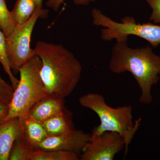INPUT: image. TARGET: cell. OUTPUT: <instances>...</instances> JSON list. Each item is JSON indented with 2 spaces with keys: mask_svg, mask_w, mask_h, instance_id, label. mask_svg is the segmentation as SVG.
<instances>
[{
  "mask_svg": "<svg viewBox=\"0 0 160 160\" xmlns=\"http://www.w3.org/2000/svg\"><path fill=\"white\" fill-rule=\"evenodd\" d=\"M34 50L42 61L40 75L47 94L64 99L70 95L82 76L79 61L59 44L39 41Z\"/></svg>",
  "mask_w": 160,
  "mask_h": 160,
  "instance_id": "1",
  "label": "cell"
},
{
  "mask_svg": "<svg viewBox=\"0 0 160 160\" xmlns=\"http://www.w3.org/2000/svg\"><path fill=\"white\" fill-rule=\"evenodd\" d=\"M48 136L64 134L74 129L71 113L66 111L42 122Z\"/></svg>",
  "mask_w": 160,
  "mask_h": 160,
  "instance_id": "12",
  "label": "cell"
},
{
  "mask_svg": "<svg viewBox=\"0 0 160 160\" xmlns=\"http://www.w3.org/2000/svg\"><path fill=\"white\" fill-rule=\"evenodd\" d=\"M37 8L33 0H17L11 11L12 17L16 26H21L29 19Z\"/></svg>",
  "mask_w": 160,
  "mask_h": 160,
  "instance_id": "13",
  "label": "cell"
},
{
  "mask_svg": "<svg viewBox=\"0 0 160 160\" xmlns=\"http://www.w3.org/2000/svg\"><path fill=\"white\" fill-rule=\"evenodd\" d=\"M33 1L36 4L38 9H42L43 2L44 0H33Z\"/></svg>",
  "mask_w": 160,
  "mask_h": 160,
  "instance_id": "22",
  "label": "cell"
},
{
  "mask_svg": "<svg viewBox=\"0 0 160 160\" xmlns=\"http://www.w3.org/2000/svg\"><path fill=\"white\" fill-rule=\"evenodd\" d=\"M42 61L35 55L19 69L20 79L9 104L8 115L4 120L26 116L35 104L47 96L40 75Z\"/></svg>",
  "mask_w": 160,
  "mask_h": 160,
  "instance_id": "4",
  "label": "cell"
},
{
  "mask_svg": "<svg viewBox=\"0 0 160 160\" xmlns=\"http://www.w3.org/2000/svg\"><path fill=\"white\" fill-rule=\"evenodd\" d=\"M93 24L102 26L101 36L105 41L128 39L130 35L142 38L149 42L152 47L160 45V26L151 23H137L135 19L126 17L121 22L113 21L100 9H93L91 12Z\"/></svg>",
  "mask_w": 160,
  "mask_h": 160,
  "instance_id": "5",
  "label": "cell"
},
{
  "mask_svg": "<svg viewBox=\"0 0 160 160\" xmlns=\"http://www.w3.org/2000/svg\"><path fill=\"white\" fill-rule=\"evenodd\" d=\"M91 137V134L74 129L60 135L48 136L41 143L38 149L70 152L80 156Z\"/></svg>",
  "mask_w": 160,
  "mask_h": 160,
  "instance_id": "8",
  "label": "cell"
},
{
  "mask_svg": "<svg viewBox=\"0 0 160 160\" xmlns=\"http://www.w3.org/2000/svg\"><path fill=\"white\" fill-rule=\"evenodd\" d=\"M65 0H48L46 5L51 8L55 12H57L61 4L64 3ZM96 0H73V2L78 6H87L91 2H95Z\"/></svg>",
  "mask_w": 160,
  "mask_h": 160,
  "instance_id": "19",
  "label": "cell"
},
{
  "mask_svg": "<svg viewBox=\"0 0 160 160\" xmlns=\"http://www.w3.org/2000/svg\"><path fill=\"white\" fill-rule=\"evenodd\" d=\"M0 63L3 66L4 70L8 75L13 89L16 88L19 83V80L15 78L12 73L9 65V59L7 56L6 46V37L3 33L0 26Z\"/></svg>",
  "mask_w": 160,
  "mask_h": 160,
  "instance_id": "15",
  "label": "cell"
},
{
  "mask_svg": "<svg viewBox=\"0 0 160 160\" xmlns=\"http://www.w3.org/2000/svg\"><path fill=\"white\" fill-rule=\"evenodd\" d=\"M125 148L124 138L119 133L106 132L92 135L80 155L82 160H112Z\"/></svg>",
  "mask_w": 160,
  "mask_h": 160,
  "instance_id": "7",
  "label": "cell"
},
{
  "mask_svg": "<svg viewBox=\"0 0 160 160\" xmlns=\"http://www.w3.org/2000/svg\"><path fill=\"white\" fill-rule=\"evenodd\" d=\"M152 9L149 19L154 24H160V0H146Z\"/></svg>",
  "mask_w": 160,
  "mask_h": 160,
  "instance_id": "20",
  "label": "cell"
},
{
  "mask_svg": "<svg viewBox=\"0 0 160 160\" xmlns=\"http://www.w3.org/2000/svg\"><path fill=\"white\" fill-rule=\"evenodd\" d=\"M127 40L116 41L112 51L109 69L116 74L130 72L141 89L139 102L149 105L152 101V88L160 78V56L155 54L149 46L130 48Z\"/></svg>",
  "mask_w": 160,
  "mask_h": 160,
  "instance_id": "2",
  "label": "cell"
},
{
  "mask_svg": "<svg viewBox=\"0 0 160 160\" xmlns=\"http://www.w3.org/2000/svg\"><path fill=\"white\" fill-rule=\"evenodd\" d=\"M0 26L6 37L11 34L16 25L9 11L6 0H0Z\"/></svg>",
  "mask_w": 160,
  "mask_h": 160,
  "instance_id": "16",
  "label": "cell"
},
{
  "mask_svg": "<svg viewBox=\"0 0 160 160\" xmlns=\"http://www.w3.org/2000/svg\"><path fill=\"white\" fill-rule=\"evenodd\" d=\"M20 120L22 128L21 139L31 149H38L41 143L48 137L42 124L29 114Z\"/></svg>",
  "mask_w": 160,
  "mask_h": 160,
  "instance_id": "11",
  "label": "cell"
},
{
  "mask_svg": "<svg viewBox=\"0 0 160 160\" xmlns=\"http://www.w3.org/2000/svg\"><path fill=\"white\" fill-rule=\"evenodd\" d=\"M4 102V101H3L0 98V102Z\"/></svg>",
  "mask_w": 160,
  "mask_h": 160,
  "instance_id": "23",
  "label": "cell"
},
{
  "mask_svg": "<svg viewBox=\"0 0 160 160\" xmlns=\"http://www.w3.org/2000/svg\"><path fill=\"white\" fill-rule=\"evenodd\" d=\"M65 99L47 95L32 107L29 115L37 121L43 122L66 111Z\"/></svg>",
  "mask_w": 160,
  "mask_h": 160,
  "instance_id": "10",
  "label": "cell"
},
{
  "mask_svg": "<svg viewBox=\"0 0 160 160\" xmlns=\"http://www.w3.org/2000/svg\"><path fill=\"white\" fill-rule=\"evenodd\" d=\"M82 107L88 108L95 112L100 120V124L92 130V135H99L106 132L119 133L125 142V155L129 145L141 125V119L133 122L132 108L130 106L113 108L109 106L102 95L89 93L79 99Z\"/></svg>",
  "mask_w": 160,
  "mask_h": 160,
  "instance_id": "3",
  "label": "cell"
},
{
  "mask_svg": "<svg viewBox=\"0 0 160 160\" xmlns=\"http://www.w3.org/2000/svg\"><path fill=\"white\" fill-rule=\"evenodd\" d=\"M79 155L65 151H48L41 149H32L29 160H78Z\"/></svg>",
  "mask_w": 160,
  "mask_h": 160,
  "instance_id": "14",
  "label": "cell"
},
{
  "mask_svg": "<svg viewBox=\"0 0 160 160\" xmlns=\"http://www.w3.org/2000/svg\"><path fill=\"white\" fill-rule=\"evenodd\" d=\"M9 110V104L5 102H0V121L4 120L6 118Z\"/></svg>",
  "mask_w": 160,
  "mask_h": 160,
  "instance_id": "21",
  "label": "cell"
},
{
  "mask_svg": "<svg viewBox=\"0 0 160 160\" xmlns=\"http://www.w3.org/2000/svg\"><path fill=\"white\" fill-rule=\"evenodd\" d=\"M14 89L0 77V98L9 104L13 95Z\"/></svg>",
  "mask_w": 160,
  "mask_h": 160,
  "instance_id": "18",
  "label": "cell"
},
{
  "mask_svg": "<svg viewBox=\"0 0 160 160\" xmlns=\"http://www.w3.org/2000/svg\"><path fill=\"white\" fill-rule=\"evenodd\" d=\"M47 10L37 9L24 25L16 26L11 34L6 37V50L12 69L19 71L21 67L36 55L30 47L32 35L37 21Z\"/></svg>",
  "mask_w": 160,
  "mask_h": 160,
  "instance_id": "6",
  "label": "cell"
},
{
  "mask_svg": "<svg viewBox=\"0 0 160 160\" xmlns=\"http://www.w3.org/2000/svg\"><path fill=\"white\" fill-rule=\"evenodd\" d=\"M22 128L18 118L0 121V160H9L14 142L22 137Z\"/></svg>",
  "mask_w": 160,
  "mask_h": 160,
  "instance_id": "9",
  "label": "cell"
},
{
  "mask_svg": "<svg viewBox=\"0 0 160 160\" xmlns=\"http://www.w3.org/2000/svg\"><path fill=\"white\" fill-rule=\"evenodd\" d=\"M31 149L21 139V138L14 142L9 156L10 160H29Z\"/></svg>",
  "mask_w": 160,
  "mask_h": 160,
  "instance_id": "17",
  "label": "cell"
}]
</instances>
